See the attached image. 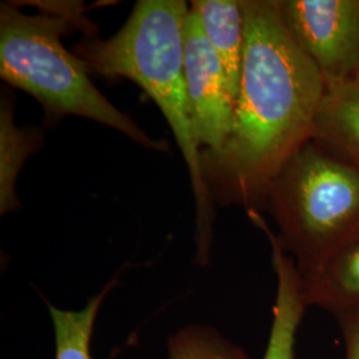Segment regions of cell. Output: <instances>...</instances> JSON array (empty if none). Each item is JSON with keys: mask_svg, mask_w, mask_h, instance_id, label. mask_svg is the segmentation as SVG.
Masks as SVG:
<instances>
[{"mask_svg": "<svg viewBox=\"0 0 359 359\" xmlns=\"http://www.w3.org/2000/svg\"><path fill=\"white\" fill-rule=\"evenodd\" d=\"M245 51L231 136L218 152L201 151L213 203L265 206L271 182L311 140L325 79L283 22L278 0H243Z\"/></svg>", "mask_w": 359, "mask_h": 359, "instance_id": "6da1fadb", "label": "cell"}, {"mask_svg": "<svg viewBox=\"0 0 359 359\" xmlns=\"http://www.w3.org/2000/svg\"><path fill=\"white\" fill-rule=\"evenodd\" d=\"M184 0H139L114 36H86L77 57L93 74L139 84L158 105L188 165L196 200V264L205 266L213 244L215 209L201 175V147L193 130L184 72Z\"/></svg>", "mask_w": 359, "mask_h": 359, "instance_id": "7a4b0ae2", "label": "cell"}, {"mask_svg": "<svg viewBox=\"0 0 359 359\" xmlns=\"http://www.w3.org/2000/svg\"><path fill=\"white\" fill-rule=\"evenodd\" d=\"M74 25L75 15L68 10L26 15L3 3L1 79L32 95L43 105L48 123L63 116H81L120 130L145 148L167 151V142L151 139L96 88L86 65L63 46L62 36Z\"/></svg>", "mask_w": 359, "mask_h": 359, "instance_id": "3957f363", "label": "cell"}, {"mask_svg": "<svg viewBox=\"0 0 359 359\" xmlns=\"http://www.w3.org/2000/svg\"><path fill=\"white\" fill-rule=\"evenodd\" d=\"M265 209L301 276L359 240V164L310 140L271 182Z\"/></svg>", "mask_w": 359, "mask_h": 359, "instance_id": "277c9868", "label": "cell"}, {"mask_svg": "<svg viewBox=\"0 0 359 359\" xmlns=\"http://www.w3.org/2000/svg\"><path fill=\"white\" fill-rule=\"evenodd\" d=\"M283 22L325 83L359 76V0H278Z\"/></svg>", "mask_w": 359, "mask_h": 359, "instance_id": "5b68a950", "label": "cell"}, {"mask_svg": "<svg viewBox=\"0 0 359 359\" xmlns=\"http://www.w3.org/2000/svg\"><path fill=\"white\" fill-rule=\"evenodd\" d=\"M184 72L194 136L201 151L218 152L231 136L234 96L222 63L206 38L201 18L192 7L185 19Z\"/></svg>", "mask_w": 359, "mask_h": 359, "instance_id": "8992f818", "label": "cell"}, {"mask_svg": "<svg viewBox=\"0 0 359 359\" xmlns=\"http://www.w3.org/2000/svg\"><path fill=\"white\" fill-rule=\"evenodd\" d=\"M249 218L269 240L271 265L277 277L273 321L262 359H295L297 332L308 308L302 298L301 276L294 259L283 250L277 236L271 231L261 213L253 212Z\"/></svg>", "mask_w": 359, "mask_h": 359, "instance_id": "52a82bcc", "label": "cell"}, {"mask_svg": "<svg viewBox=\"0 0 359 359\" xmlns=\"http://www.w3.org/2000/svg\"><path fill=\"white\" fill-rule=\"evenodd\" d=\"M311 140L359 164V79L326 83Z\"/></svg>", "mask_w": 359, "mask_h": 359, "instance_id": "ba28073f", "label": "cell"}, {"mask_svg": "<svg viewBox=\"0 0 359 359\" xmlns=\"http://www.w3.org/2000/svg\"><path fill=\"white\" fill-rule=\"evenodd\" d=\"M301 287L308 308L322 309L335 318L358 310L359 240L320 268L301 276Z\"/></svg>", "mask_w": 359, "mask_h": 359, "instance_id": "9c48e42d", "label": "cell"}, {"mask_svg": "<svg viewBox=\"0 0 359 359\" xmlns=\"http://www.w3.org/2000/svg\"><path fill=\"white\" fill-rule=\"evenodd\" d=\"M192 8L201 18L206 38L222 63L236 102L244 62L243 0H194Z\"/></svg>", "mask_w": 359, "mask_h": 359, "instance_id": "30bf717a", "label": "cell"}, {"mask_svg": "<svg viewBox=\"0 0 359 359\" xmlns=\"http://www.w3.org/2000/svg\"><path fill=\"white\" fill-rule=\"evenodd\" d=\"M38 130L22 129L13 123V107L1 99L0 109V212L1 215L18 209L16 180L27 157L40 145Z\"/></svg>", "mask_w": 359, "mask_h": 359, "instance_id": "8fae6325", "label": "cell"}, {"mask_svg": "<svg viewBox=\"0 0 359 359\" xmlns=\"http://www.w3.org/2000/svg\"><path fill=\"white\" fill-rule=\"evenodd\" d=\"M116 283L117 276L81 310H63L47 302L55 330V359H93L90 341L95 322L105 297Z\"/></svg>", "mask_w": 359, "mask_h": 359, "instance_id": "7c38bea8", "label": "cell"}, {"mask_svg": "<svg viewBox=\"0 0 359 359\" xmlns=\"http://www.w3.org/2000/svg\"><path fill=\"white\" fill-rule=\"evenodd\" d=\"M169 359H250L244 348L217 329L191 325L168 338Z\"/></svg>", "mask_w": 359, "mask_h": 359, "instance_id": "4fadbf2b", "label": "cell"}, {"mask_svg": "<svg viewBox=\"0 0 359 359\" xmlns=\"http://www.w3.org/2000/svg\"><path fill=\"white\" fill-rule=\"evenodd\" d=\"M345 345V359H359V309L335 318Z\"/></svg>", "mask_w": 359, "mask_h": 359, "instance_id": "5bb4252c", "label": "cell"}, {"mask_svg": "<svg viewBox=\"0 0 359 359\" xmlns=\"http://www.w3.org/2000/svg\"><path fill=\"white\" fill-rule=\"evenodd\" d=\"M357 79H359V76H358V77H357Z\"/></svg>", "mask_w": 359, "mask_h": 359, "instance_id": "9a60e30c", "label": "cell"}]
</instances>
